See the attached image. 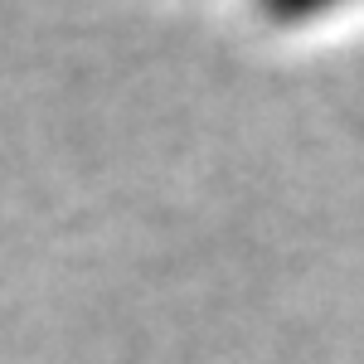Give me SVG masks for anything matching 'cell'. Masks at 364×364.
<instances>
[{"label":"cell","instance_id":"obj_1","mask_svg":"<svg viewBox=\"0 0 364 364\" xmlns=\"http://www.w3.org/2000/svg\"><path fill=\"white\" fill-rule=\"evenodd\" d=\"M272 20H306V15H321V10H331L340 0H257Z\"/></svg>","mask_w":364,"mask_h":364}]
</instances>
